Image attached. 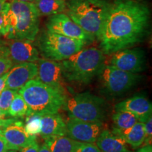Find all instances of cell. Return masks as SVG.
Returning a JSON list of instances; mask_svg holds the SVG:
<instances>
[{
    "label": "cell",
    "mask_w": 152,
    "mask_h": 152,
    "mask_svg": "<svg viewBox=\"0 0 152 152\" xmlns=\"http://www.w3.org/2000/svg\"><path fill=\"white\" fill-rule=\"evenodd\" d=\"M9 1H10V0H9ZM16 1H23V2H33V1H35V0H16Z\"/></svg>",
    "instance_id": "38"
},
{
    "label": "cell",
    "mask_w": 152,
    "mask_h": 152,
    "mask_svg": "<svg viewBox=\"0 0 152 152\" xmlns=\"http://www.w3.org/2000/svg\"><path fill=\"white\" fill-rule=\"evenodd\" d=\"M17 121L16 118H8V119L0 118V130H2L3 128H6V127L8 126L9 125L14 123L15 121Z\"/></svg>",
    "instance_id": "31"
},
{
    "label": "cell",
    "mask_w": 152,
    "mask_h": 152,
    "mask_svg": "<svg viewBox=\"0 0 152 152\" xmlns=\"http://www.w3.org/2000/svg\"><path fill=\"white\" fill-rule=\"evenodd\" d=\"M78 142L66 136L52 137L45 140L50 152H73Z\"/></svg>",
    "instance_id": "21"
},
{
    "label": "cell",
    "mask_w": 152,
    "mask_h": 152,
    "mask_svg": "<svg viewBox=\"0 0 152 152\" xmlns=\"http://www.w3.org/2000/svg\"><path fill=\"white\" fill-rule=\"evenodd\" d=\"M115 111H128L137 118L139 121L144 123L152 115V104L142 94H137L118 103L115 106Z\"/></svg>",
    "instance_id": "16"
},
{
    "label": "cell",
    "mask_w": 152,
    "mask_h": 152,
    "mask_svg": "<svg viewBox=\"0 0 152 152\" xmlns=\"http://www.w3.org/2000/svg\"><path fill=\"white\" fill-rule=\"evenodd\" d=\"M17 92V91L9 88H5L0 92V109L7 115H8V110Z\"/></svg>",
    "instance_id": "26"
},
{
    "label": "cell",
    "mask_w": 152,
    "mask_h": 152,
    "mask_svg": "<svg viewBox=\"0 0 152 152\" xmlns=\"http://www.w3.org/2000/svg\"><path fill=\"white\" fill-rule=\"evenodd\" d=\"M13 66L14 64L9 58L5 42L0 40V76L7 73Z\"/></svg>",
    "instance_id": "25"
},
{
    "label": "cell",
    "mask_w": 152,
    "mask_h": 152,
    "mask_svg": "<svg viewBox=\"0 0 152 152\" xmlns=\"http://www.w3.org/2000/svg\"><path fill=\"white\" fill-rule=\"evenodd\" d=\"M25 130L30 135L36 136L40 133V116L37 115H28L26 119Z\"/></svg>",
    "instance_id": "24"
},
{
    "label": "cell",
    "mask_w": 152,
    "mask_h": 152,
    "mask_svg": "<svg viewBox=\"0 0 152 152\" xmlns=\"http://www.w3.org/2000/svg\"><path fill=\"white\" fill-rule=\"evenodd\" d=\"M113 123L114 128L118 130H125L130 128L139 122V120L135 115L128 111H116L113 114Z\"/></svg>",
    "instance_id": "22"
},
{
    "label": "cell",
    "mask_w": 152,
    "mask_h": 152,
    "mask_svg": "<svg viewBox=\"0 0 152 152\" xmlns=\"http://www.w3.org/2000/svg\"><path fill=\"white\" fill-rule=\"evenodd\" d=\"M102 128V122H87L70 118L66 123V136L77 142L94 143Z\"/></svg>",
    "instance_id": "11"
},
{
    "label": "cell",
    "mask_w": 152,
    "mask_h": 152,
    "mask_svg": "<svg viewBox=\"0 0 152 152\" xmlns=\"http://www.w3.org/2000/svg\"><path fill=\"white\" fill-rule=\"evenodd\" d=\"M39 16H53L66 9V0H35L33 2Z\"/></svg>",
    "instance_id": "20"
},
{
    "label": "cell",
    "mask_w": 152,
    "mask_h": 152,
    "mask_svg": "<svg viewBox=\"0 0 152 152\" xmlns=\"http://www.w3.org/2000/svg\"><path fill=\"white\" fill-rule=\"evenodd\" d=\"M104 54L96 47L82 49L61 61L64 78L70 83L87 84L99 75L104 65Z\"/></svg>",
    "instance_id": "3"
},
{
    "label": "cell",
    "mask_w": 152,
    "mask_h": 152,
    "mask_svg": "<svg viewBox=\"0 0 152 152\" xmlns=\"http://www.w3.org/2000/svg\"><path fill=\"white\" fill-rule=\"evenodd\" d=\"M18 93L23 98L28 108V115H42L45 114L57 113L64 107L67 99L65 92L37 79L28 82Z\"/></svg>",
    "instance_id": "2"
},
{
    "label": "cell",
    "mask_w": 152,
    "mask_h": 152,
    "mask_svg": "<svg viewBox=\"0 0 152 152\" xmlns=\"http://www.w3.org/2000/svg\"><path fill=\"white\" fill-rule=\"evenodd\" d=\"M112 54L110 65L114 67L133 73H138L144 70L146 55L142 49L127 48Z\"/></svg>",
    "instance_id": "10"
},
{
    "label": "cell",
    "mask_w": 152,
    "mask_h": 152,
    "mask_svg": "<svg viewBox=\"0 0 152 152\" xmlns=\"http://www.w3.org/2000/svg\"><path fill=\"white\" fill-rule=\"evenodd\" d=\"M9 6V3L6 9L1 12H0V36L7 37L9 33V21L8 17H7V9Z\"/></svg>",
    "instance_id": "27"
},
{
    "label": "cell",
    "mask_w": 152,
    "mask_h": 152,
    "mask_svg": "<svg viewBox=\"0 0 152 152\" xmlns=\"http://www.w3.org/2000/svg\"><path fill=\"white\" fill-rule=\"evenodd\" d=\"M137 152H152L151 144L144 145V147L140 148V149L137 151Z\"/></svg>",
    "instance_id": "34"
},
{
    "label": "cell",
    "mask_w": 152,
    "mask_h": 152,
    "mask_svg": "<svg viewBox=\"0 0 152 152\" xmlns=\"http://www.w3.org/2000/svg\"><path fill=\"white\" fill-rule=\"evenodd\" d=\"M28 108L21 95L17 92L8 110V115L13 118L23 117L28 114Z\"/></svg>",
    "instance_id": "23"
},
{
    "label": "cell",
    "mask_w": 152,
    "mask_h": 152,
    "mask_svg": "<svg viewBox=\"0 0 152 152\" xmlns=\"http://www.w3.org/2000/svg\"><path fill=\"white\" fill-rule=\"evenodd\" d=\"M112 131L121 137L126 142V144H130L134 149L140 147L144 142L145 133H144V123L140 121L130 128L125 130H118L113 128Z\"/></svg>",
    "instance_id": "19"
},
{
    "label": "cell",
    "mask_w": 152,
    "mask_h": 152,
    "mask_svg": "<svg viewBox=\"0 0 152 152\" xmlns=\"http://www.w3.org/2000/svg\"><path fill=\"white\" fill-rule=\"evenodd\" d=\"M36 62L37 72L35 79L65 92L61 64L48 58H39Z\"/></svg>",
    "instance_id": "13"
},
{
    "label": "cell",
    "mask_w": 152,
    "mask_h": 152,
    "mask_svg": "<svg viewBox=\"0 0 152 152\" xmlns=\"http://www.w3.org/2000/svg\"><path fill=\"white\" fill-rule=\"evenodd\" d=\"M5 116H7V114L4 113V112L0 109V118H4Z\"/></svg>",
    "instance_id": "37"
},
{
    "label": "cell",
    "mask_w": 152,
    "mask_h": 152,
    "mask_svg": "<svg viewBox=\"0 0 152 152\" xmlns=\"http://www.w3.org/2000/svg\"><path fill=\"white\" fill-rule=\"evenodd\" d=\"M39 152H50L46 144H44L42 145H41L40 147H39Z\"/></svg>",
    "instance_id": "36"
},
{
    "label": "cell",
    "mask_w": 152,
    "mask_h": 152,
    "mask_svg": "<svg viewBox=\"0 0 152 152\" xmlns=\"http://www.w3.org/2000/svg\"><path fill=\"white\" fill-rule=\"evenodd\" d=\"M46 26L47 30L49 31L78 39L83 42L85 45L92 42L95 39L72 20L67 14L64 13L50 16Z\"/></svg>",
    "instance_id": "9"
},
{
    "label": "cell",
    "mask_w": 152,
    "mask_h": 152,
    "mask_svg": "<svg viewBox=\"0 0 152 152\" xmlns=\"http://www.w3.org/2000/svg\"><path fill=\"white\" fill-rule=\"evenodd\" d=\"M9 150L18 151L36 141V136L30 135L25 130L22 122L16 121L1 130Z\"/></svg>",
    "instance_id": "15"
},
{
    "label": "cell",
    "mask_w": 152,
    "mask_h": 152,
    "mask_svg": "<svg viewBox=\"0 0 152 152\" xmlns=\"http://www.w3.org/2000/svg\"><path fill=\"white\" fill-rule=\"evenodd\" d=\"M99 75L104 92L111 96L128 92L142 78L137 73L122 71L110 64L104 65Z\"/></svg>",
    "instance_id": "8"
},
{
    "label": "cell",
    "mask_w": 152,
    "mask_h": 152,
    "mask_svg": "<svg viewBox=\"0 0 152 152\" xmlns=\"http://www.w3.org/2000/svg\"><path fill=\"white\" fill-rule=\"evenodd\" d=\"M85 44L78 39L46 30L39 39V47L45 58L61 61L77 52Z\"/></svg>",
    "instance_id": "7"
},
{
    "label": "cell",
    "mask_w": 152,
    "mask_h": 152,
    "mask_svg": "<svg viewBox=\"0 0 152 152\" xmlns=\"http://www.w3.org/2000/svg\"><path fill=\"white\" fill-rule=\"evenodd\" d=\"M37 64L26 62L15 64L7 72L6 88L18 92L28 82L35 79L37 75Z\"/></svg>",
    "instance_id": "14"
},
{
    "label": "cell",
    "mask_w": 152,
    "mask_h": 152,
    "mask_svg": "<svg viewBox=\"0 0 152 152\" xmlns=\"http://www.w3.org/2000/svg\"><path fill=\"white\" fill-rule=\"evenodd\" d=\"M111 4L109 0H69L66 10L72 20L98 39Z\"/></svg>",
    "instance_id": "4"
},
{
    "label": "cell",
    "mask_w": 152,
    "mask_h": 152,
    "mask_svg": "<svg viewBox=\"0 0 152 152\" xmlns=\"http://www.w3.org/2000/svg\"><path fill=\"white\" fill-rule=\"evenodd\" d=\"M137 1H144V0H137Z\"/></svg>",
    "instance_id": "40"
},
{
    "label": "cell",
    "mask_w": 152,
    "mask_h": 152,
    "mask_svg": "<svg viewBox=\"0 0 152 152\" xmlns=\"http://www.w3.org/2000/svg\"><path fill=\"white\" fill-rule=\"evenodd\" d=\"M7 77V73L4 74V75L0 76V92L6 88V80Z\"/></svg>",
    "instance_id": "33"
},
{
    "label": "cell",
    "mask_w": 152,
    "mask_h": 152,
    "mask_svg": "<svg viewBox=\"0 0 152 152\" xmlns=\"http://www.w3.org/2000/svg\"><path fill=\"white\" fill-rule=\"evenodd\" d=\"M125 152H132V151H129V150H128V151H125Z\"/></svg>",
    "instance_id": "41"
},
{
    "label": "cell",
    "mask_w": 152,
    "mask_h": 152,
    "mask_svg": "<svg viewBox=\"0 0 152 152\" xmlns=\"http://www.w3.org/2000/svg\"><path fill=\"white\" fill-rule=\"evenodd\" d=\"M42 137L45 139L56 136H66V123L57 113L40 115Z\"/></svg>",
    "instance_id": "17"
},
{
    "label": "cell",
    "mask_w": 152,
    "mask_h": 152,
    "mask_svg": "<svg viewBox=\"0 0 152 152\" xmlns=\"http://www.w3.org/2000/svg\"><path fill=\"white\" fill-rule=\"evenodd\" d=\"M19 152H39V145L37 143V142H34L30 145L20 148L18 150Z\"/></svg>",
    "instance_id": "30"
},
{
    "label": "cell",
    "mask_w": 152,
    "mask_h": 152,
    "mask_svg": "<svg viewBox=\"0 0 152 152\" xmlns=\"http://www.w3.org/2000/svg\"><path fill=\"white\" fill-rule=\"evenodd\" d=\"M96 142L102 152H125L128 151L125 140L113 131H102Z\"/></svg>",
    "instance_id": "18"
},
{
    "label": "cell",
    "mask_w": 152,
    "mask_h": 152,
    "mask_svg": "<svg viewBox=\"0 0 152 152\" xmlns=\"http://www.w3.org/2000/svg\"><path fill=\"white\" fill-rule=\"evenodd\" d=\"M150 10L137 0H114L98 37L104 54L130 48L141 42L149 28Z\"/></svg>",
    "instance_id": "1"
},
{
    "label": "cell",
    "mask_w": 152,
    "mask_h": 152,
    "mask_svg": "<svg viewBox=\"0 0 152 152\" xmlns=\"http://www.w3.org/2000/svg\"><path fill=\"white\" fill-rule=\"evenodd\" d=\"M9 58L13 64L22 63H35L39 59V51L33 41L28 39H10L5 42Z\"/></svg>",
    "instance_id": "12"
},
{
    "label": "cell",
    "mask_w": 152,
    "mask_h": 152,
    "mask_svg": "<svg viewBox=\"0 0 152 152\" xmlns=\"http://www.w3.org/2000/svg\"><path fill=\"white\" fill-rule=\"evenodd\" d=\"M144 142L145 145L151 144L152 140V115L148 118L147 121L144 123Z\"/></svg>",
    "instance_id": "29"
},
{
    "label": "cell",
    "mask_w": 152,
    "mask_h": 152,
    "mask_svg": "<svg viewBox=\"0 0 152 152\" xmlns=\"http://www.w3.org/2000/svg\"><path fill=\"white\" fill-rule=\"evenodd\" d=\"M1 130H0V152H7L9 150L8 146L7 141L1 134Z\"/></svg>",
    "instance_id": "32"
},
{
    "label": "cell",
    "mask_w": 152,
    "mask_h": 152,
    "mask_svg": "<svg viewBox=\"0 0 152 152\" xmlns=\"http://www.w3.org/2000/svg\"><path fill=\"white\" fill-rule=\"evenodd\" d=\"M70 118L87 122H102L106 115L104 99L90 92L80 93L66 99L64 106Z\"/></svg>",
    "instance_id": "6"
},
{
    "label": "cell",
    "mask_w": 152,
    "mask_h": 152,
    "mask_svg": "<svg viewBox=\"0 0 152 152\" xmlns=\"http://www.w3.org/2000/svg\"><path fill=\"white\" fill-rule=\"evenodd\" d=\"M9 1L8 0H0V12L3 11L7 7Z\"/></svg>",
    "instance_id": "35"
},
{
    "label": "cell",
    "mask_w": 152,
    "mask_h": 152,
    "mask_svg": "<svg viewBox=\"0 0 152 152\" xmlns=\"http://www.w3.org/2000/svg\"><path fill=\"white\" fill-rule=\"evenodd\" d=\"M73 152H102L96 144L78 142Z\"/></svg>",
    "instance_id": "28"
},
{
    "label": "cell",
    "mask_w": 152,
    "mask_h": 152,
    "mask_svg": "<svg viewBox=\"0 0 152 152\" xmlns=\"http://www.w3.org/2000/svg\"><path fill=\"white\" fill-rule=\"evenodd\" d=\"M7 9L9 20L8 39H20L34 41L39 32V13L33 2L10 0Z\"/></svg>",
    "instance_id": "5"
},
{
    "label": "cell",
    "mask_w": 152,
    "mask_h": 152,
    "mask_svg": "<svg viewBox=\"0 0 152 152\" xmlns=\"http://www.w3.org/2000/svg\"><path fill=\"white\" fill-rule=\"evenodd\" d=\"M7 152H16V151H15V150H8Z\"/></svg>",
    "instance_id": "39"
}]
</instances>
